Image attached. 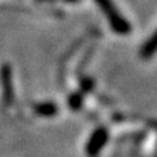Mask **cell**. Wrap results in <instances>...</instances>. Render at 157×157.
<instances>
[{
  "instance_id": "obj_1",
  "label": "cell",
  "mask_w": 157,
  "mask_h": 157,
  "mask_svg": "<svg viewBox=\"0 0 157 157\" xmlns=\"http://www.w3.org/2000/svg\"><path fill=\"white\" fill-rule=\"evenodd\" d=\"M97 4L102 8L107 17H109V22L113 28V30L115 33H119V34H128L131 32V25L128 24L126 18H123L118 13L117 8L114 7L111 0H96Z\"/></svg>"
},
{
  "instance_id": "obj_5",
  "label": "cell",
  "mask_w": 157,
  "mask_h": 157,
  "mask_svg": "<svg viewBox=\"0 0 157 157\" xmlns=\"http://www.w3.org/2000/svg\"><path fill=\"white\" fill-rule=\"evenodd\" d=\"M156 51V36L153 34L151 38H149V41L148 42H145L144 43V46L141 47V56H143L144 59H148L151 58L152 55L155 54Z\"/></svg>"
},
{
  "instance_id": "obj_7",
  "label": "cell",
  "mask_w": 157,
  "mask_h": 157,
  "mask_svg": "<svg viewBox=\"0 0 157 157\" xmlns=\"http://www.w3.org/2000/svg\"><path fill=\"white\" fill-rule=\"evenodd\" d=\"M66 2H78V0H66Z\"/></svg>"
},
{
  "instance_id": "obj_4",
  "label": "cell",
  "mask_w": 157,
  "mask_h": 157,
  "mask_svg": "<svg viewBox=\"0 0 157 157\" xmlns=\"http://www.w3.org/2000/svg\"><path fill=\"white\" fill-rule=\"evenodd\" d=\"M34 110L39 115L43 117H52L58 113V107L54 102H45V104H37L34 106Z\"/></svg>"
},
{
  "instance_id": "obj_6",
  "label": "cell",
  "mask_w": 157,
  "mask_h": 157,
  "mask_svg": "<svg viewBox=\"0 0 157 157\" xmlns=\"http://www.w3.org/2000/svg\"><path fill=\"white\" fill-rule=\"evenodd\" d=\"M81 101H82V98L81 96L78 94V93H76V94H73L71 98H70V106L72 107V109H80V106H81Z\"/></svg>"
},
{
  "instance_id": "obj_2",
  "label": "cell",
  "mask_w": 157,
  "mask_h": 157,
  "mask_svg": "<svg viewBox=\"0 0 157 157\" xmlns=\"http://www.w3.org/2000/svg\"><path fill=\"white\" fill-rule=\"evenodd\" d=\"M106 140H107V131L105 128H102V127L97 128L92 134L89 141H88V145H86L88 155L90 157L97 156V153L101 151V148L106 143Z\"/></svg>"
},
{
  "instance_id": "obj_3",
  "label": "cell",
  "mask_w": 157,
  "mask_h": 157,
  "mask_svg": "<svg viewBox=\"0 0 157 157\" xmlns=\"http://www.w3.org/2000/svg\"><path fill=\"white\" fill-rule=\"evenodd\" d=\"M2 80L4 82V100L7 104L12 102L13 100V88H12V70L8 64L2 67Z\"/></svg>"
}]
</instances>
